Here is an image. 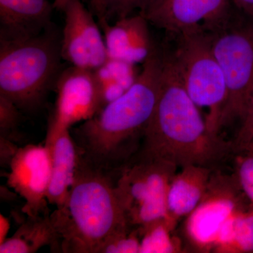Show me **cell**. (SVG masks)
Returning a JSON list of instances; mask_svg holds the SVG:
<instances>
[{
	"label": "cell",
	"instance_id": "obj_19",
	"mask_svg": "<svg viewBox=\"0 0 253 253\" xmlns=\"http://www.w3.org/2000/svg\"><path fill=\"white\" fill-rule=\"evenodd\" d=\"M214 252L253 253V210L241 211L224 223Z\"/></svg>",
	"mask_w": 253,
	"mask_h": 253
},
{
	"label": "cell",
	"instance_id": "obj_4",
	"mask_svg": "<svg viewBox=\"0 0 253 253\" xmlns=\"http://www.w3.org/2000/svg\"><path fill=\"white\" fill-rule=\"evenodd\" d=\"M61 41L51 25L29 39L0 41V95L21 111L39 109L61 72Z\"/></svg>",
	"mask_w": 253,
	"mask_h": 253
},
{
	"label": "cell",
	"instance_id": "obj_12",
	"mask_svg": "<svg viewBox=\"0 0 253 253\" xmlns=\"http://www.w3.org/2000/svg\"><path fill=\"white\" fill-rule=\"evenodd\" d=\"M56 88L57 96L49 126L70 129L90 119L102 109L94 71L71 66L60 73Z\"/></svg>",
	"mask_w": 253,
	"mask_h": 253
},
{
	"label": "cell",
	"instance_id": "obj_5",
	"mask_svg": "<svg viewBox=\"0 0 253 253\" xmlns=\"http://www.w3.org/2000/svg\"><path fill=\"white\" fill-rule=\"evenodd\" d=\"M179 36L170 54L189 97L200 109H206L208 130L220 136V120L226 99V86L220 66L213 54L211 35L197 29Z\"/></svg>",
	"mask_w": 253,
	"mask_h": 253
},
{
	"label": "cell",
	"instance_id": "obj_10",
	"mask_svg": "<svg viewBox=\"0 0 253 253\" xmlns=\"http://www.w3.org/2000/svg\"><path fill=\"white\" fill-rule=\"evenodd\" d=\"M7 184L25 201L27 217L49 213L47 194L51 176V156L47 144L18 148L9 166Z\"/></svg>",
	"mask_w": 253,
	"mask_h": 253
},
{
	"label": "cell",
	"instance_id": "obj_11",
	"mask_svg": "<svg viewBox=\"0 0 253 253\" xmlns=\"http://www.w3.org/2000/svg\"><path fill=\"white\" fill-rule=\"evenodd\" d=\"M65 23L61 41L62 59L71 66L95 71L108 59L104 36L81 0H70L62 10Z\"/></svg>",
	"mask_w": 253,
	"mask_h": 253
},
{
	"label": "cell",
	"instance_id": "obj_9",
	"mask_svg": "<svg viewBox=\"0 0 253 253\" xmlns=\"http://www.w3.org/2000/svg\"><path fill=\"white\" fill-rule=\"evenodd\" d=\"M231 0H149L139 14L168 33L201 29L212 33L234 17Z\"/></svg>",
	"mask_w": 253,
	"mask_h": 253
},
{
	"label": "cell",
	"instance_id": "obj_1",
	"mask_svg": "<svg viewBox=\"0 0 253 253\" xmlns=\"http://www.w3.org/2000/svg\"><path fill=\"white\" fill-rule=\"evenodd\" d=\"M163 53L153 48L135 83L73 130L78 154L114 176L139 152L157 102Z\"/></svg>",
	"mask_w": 253,
	"mask_h": 253
},
{
	"label": "cell",
	"instance_id": "obj_20",
	"mask_svg": "<svg viewBox=\"0 0 253 253\" xmlns=\"http://www.w3.org/2000/svg\"><path fill=\"white\" fill-rule=\"evenodd\" d=\"M176 224L168 218L138 228L141 236L140 253L181 252L180 241L172 235Z\"/></svg>",
	"mask_w": 253,
	"mask_h": 253
},
{
	"label": "cell",
	"instance_id": "obj_18",
	"mask_svg": "<svg viewBox=\"0 0 253 253\" xmlns=\"http://www.w3.org/2000/svg\"><path fill=\"white\" fill-rule=\"evenodd\" d=\"M134 65L122 60L108 58L101 67L94 71L103 107L122 96L135 83L139 73L136 74Z\"/></svg>",
	"mask_w": 253,
	"mask_h": 253
},
{
	"label": "cell",
	"instance_id": "obj_21",
	"mask_svg": "<svg viewBox=\"0 0 253 253\" xmlns=\"http://www.w3.org/2000/svg\"><path fill=\"white\" fill-rule=\"evenodd\" d=\"M149 0H91L93 11L99 23L108 22L130 16L136 9L139 12Z\"/></svg>",
	"mask_w": 253,
	"mask_h": 253
},
{
	"label": "cell",
	"instance_id": "obj_13",
	"mask_svg": "<svg viewBox=\"0 0 253 253\" xmlns=\"http://www.w3.org/2000/svg\"><path fill=\"white\" fill-rule=\"evenodd\" d=\"M49 0H0V41L39 36L52 25Z\"/></svg>",
	"mask_w": 253,
	"mask_h": 253
},
{
	"label": "cell",
	"instance_id": "obj_27",
	"mask_svg": "<svg viewBox=\"0 0 253 253\" xmlns=\"http://www.w3.org/2000/svg\"><path fill=\"white\" fill-rule=\"evenodd\" d=\"M10 229L9 219L1 214L0 215V244H3L6 239Z\"/></svg>",
	"mask_w": 253,
	"mask_h": 253
},
{
	"label": "cell",
	"instance_id": "obj_26",
	"mask_svg": "<svg viewBox=\"0 0 253 253\" xmlns=\"http://www.w3.org/2000/svg\"><path fill=\"white\" fill-rule=\"evenodd\" d=\"M236 8L253 21V0H231Z\"/></svg>",
	"mask_w": 253,
	"mask_h": 253
},
{
	"label": "cell",
	"instance_id": "obj_6",
	"mask_svg": "<svg viewBox=\"0 0 253 253\" xmlns=\"http://www.w3.org/2000/svg\"><path fill=\"white\" fill-rule=\"evenodd\" d=\"M176 169L137 153L120 169L115 189L128 226L142 228L167 218L168 188Z\"/></svg>",
	"mask_w": 253,
	"mask_h": 253
},
{
	"label": "cell",
	"instance_id": "obj_25",
	"mask_svg": "<svg viewBox=\"0 0 253 253\" xmlns=\"http://www.w3.org/2000/svg\"><path fill=\"white\" fill-rule=\"evenodd\" d=\"M253 131V92L251 96V100L246 114L241 122L239 131L234 141H233V147H234V153L238 154L241 151L248 141L249 140L251 134Z\"/></svg>",
	"mask_w": 253,
	"mask_h": 253
},
{
	"label": "cell",
	"instance_id": "obj_7",
	"mask_svg": "<svg viewBox=\"0 0 253 253\" xmlns=\"http://www.w3.org/2000/svg\"><path fill=\"white\" fill-rule=\"evenodd\" d=\"M211 35L213 54L225 80L226 99L220 130L242 121L253 92V23L232 18Z\"/></svg>",
	"mask_w": 253,
	"mask_h": 253
},
{
	"label": "cell",
	"instance_id": "obj_15",
	"mask_svg": "<svg viewBox=\"0 0 253 253\" xmlns=\"http://www.w3.org/2000/svg\"><path fill=\"white\" fill-rule=\"evenodd\" d=\"M45 144L49 146L51 156L48 203L60 209L66 203L74 180L78 163L77 148L70 129L50 126H48Z\"/></svg>",
	"mask_w": 253,
	"mask_h": 253
},
{
	"label": "cell",
	"instance_id": "obj_29",
	"mask_svg": "<svg viewBox=\"0 0 253 253\" xmlns=\"http://www.w3.org/2000/svg\"><path fill=\"white\" fill-rule=\"evenodd\" d=\"M69 1L70 0H54L53 6H54V9L62 11L63 8Z\"/></svg>",
	"mask_w": 253,
	"mask_h": 253
},
{
	"label": "cell",
	"instance_id": "obj_17",
	"mask_svg": "<svg viewBox=\"0 0 253 253\" xmlns=\"http://www.w3.org/2000/svg\"><path fill=\"white\" fill-rule=\"evenodd\" d=\"M44 246L61 253V243L49 213L28 217L14 235L0 244V253H33Z\"/></svg>",
	"mask_w": 253,
	"mask_h": 253
},
{
	"label": "cell",
	"instance_id": "obj_8",
	"mask_svg": "<svg viewBox=\"0 0 253 253\" xmlns=\"http://www.w3.org/2000/svg\"><path fill=\"white\" fill-rule=\"evenodd\" d=\"M244 196L235 176L213 171L206 194L186 218L184 231L193 249L204 253L214 251L224 223L246 211L243 206Z\"/></svg>",
	"mask_w": 253,
	"mask_h": 253
},
{
	"label": "cell",
	"instance_id": "obj_14",
	"mask_svg": "<svg viewBox=\"0 0 253 253\" xmlns=\"http://www.w3.org/2000/svg\"><path fill=\"white\" fill-rule=\"evenodd\" d=\"M147 21L140 14L116 21L101 22L108 57L135 64L145 61L154 46L150 42Z\"/></svg>",
	"mask_w": 253,
	"mask_h": 253
},
{
	"label": "cell",
	"instance_id": "obj_24",
	"mask_svg": "<svg viewBox=\"0 0 253 253\" xmlns=\"http://www.w3.org/2000/svg\"><path fill=\"white\" fill-rule=\"evenodd\" d=\"M21 111L11 100L0 95V138L14 142V133L21 121Z\"/></svg>",
	"mask_w": 253,
	"mask_h": 253
},
{
	"label": "cell",
	"instance_id": "obj_3",
	"mask_svg": "<svg viewBox=\"0 0 253 253\" xmlns=\"http://www.w3.org/2000/svg\"><path fill=\"white\" fill-rule=\"evenodd\" d=\"M61 253H100L111 236L126 226L115 189L114 178L78 154L67 199L50 214Z\"/></svg>",
	"mask_w": 253,
	"mask_h": 253
},
{
	"label": "cell",
	"instance_id": "obj_28",
	"mask_svg": "<svg viewBox=\"0 0 253 253\" xmlns=\"http://www.w3.org/2000/svg\"><path fill=\"white\" fill-rule=\"evenodd\" d=\"M241 152H248L253 154V131L250 137L249 140L248 141L247 144L244 146V149L241 150L239 153ZM239 154V153H238Z\"/></svg>",
	"mask_w": 253,
	"mask_h": 253
},
{
	"label": "cell",
	"instance_id": "obj_16",
	"mask_svg": "<svg viewBox=\"0 0 253 253\" xmlns=\"http://www.w3.org/2000/svg\"><path fill=\"white\" fill-rule=\"evenodd\" d=\"M214 168L191 166L181 168L169 183L167 195L168 219L174 224L194 211L209 185Z\"/></svg>",
	"mask_w": 253,
	"mask_h": 253
},
{
	"label": "cell",
	"instance_id": "obj_2",
	"mask_svg": "<svg viewBox=\"0 0 253 253\" xmlns=\"http://www.w3.org/2000/svg\"><path fill=\"white\" fill-rule=\"evenodd\" d=\"M231 152L234 153L232 142L208 130L170 54L163 53L157 102L138 154L177 168L195 165L214 168Z\"/></svg>",
	"mask_w": 253,
	"mask_h": 253
},
{
	"label": "cell",
	"instance_id": "obj_23",
	"mask_svg": "<svg viewBox=\"0 0 253 253\" xmlns=\"http://www.w3.org/2000/svg\"><path fill=\"white\" fill-rule=\"evenodd\" d=\"M236 159L235 177L253 210V154L241 152Z\"/></svg>",
	"mask_w": 253,
	"mask_h": 253
},
{
	"label": "cell",
	"instance_id": "obj_22",
	"mask_svg": "<svg viewBox=\"0 0 253 253\" xmlns=\"http://www.w3.org/2000/svg\"><path fill=\"white\" fill-rule=\"evenodd\" d=\"M140 246L139 229L126 226L111 236L100 253H140Z\"/></svg>",
	"mask_w": 253,
	"mask_h": 253
}]
</instances>
